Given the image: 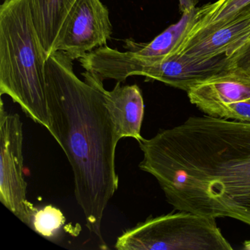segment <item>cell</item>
<instances>
[{
    "instance_id": "11",
    "label": "cell",
    "mask_w": 250,
    "mask_h": 250,
    "mask_svg": "<svg viewBox=\"0 0 250 250\" xmlns=\"http://www.w3.org/2000/svg\"><path fill=\"white\" fill-rule=\"evenodd\" d=\"M199 8L188 7L181 20L156 36L149 43H140L132 39L124 41L125 52L144 62H159L179 52L197 20Z\"/></svg>"
},
{
    "instance_id": "14",
    "label": "cell",
    "mask_w": 250,
    "mask_h": 250,
    "mask_svg": "<svg viewBox=\"0 0 250 250\" xmlns=\"http://www.w3.org/2000/svg\"><path fill=\"white\" fill-rule=\"evenodd\" d=\"M65 222V216L59 208L46 206L37 208L30 228L45 238H53Z\"/></svg>"
},
{
    "instance_id": "7",
    "label": "cell",
    "mask_w": 250,
    "mask_h": 250,
    "mask_svg": "<svg viewBox=\"0 0 250 250\" xmlns=\"http://www.w3.org/2000/svg\"><path fill=\"white\" fill-rule=\"evenodd\" d=\"M112 34L109 10L101 0H76L58 33L54 52L61 51L79 61L106 45Z\"/></svg>"
},
{
    "instance_id": "1",
    "label": "cell",
    "mask_w": 250,
    "mask_h": 250,
    "mask_svg": "<svg viewBox=\"0 0 250 250\" xmlns=\"http://www.w3.org/2000/svg\"><path fill=\"white\" fill-rule=\"evenodd\" d=\"M138 143L139 167L175 209L250 226V123L191 117Z\"/></svg>"
},
{
    "instance_id": "15",
    "label": "cell",
    "mask_w": 250,
    "mask_h": 250,
    "mask_svg": "<svg viewBox=\"0 0 250 250\" xmlns=\"http://www.w3.org/2000/svg\"><path fill=\"white\" fill-rule=\"evenodd\" d=\"M231 72L250 80V39L229 56Z\"/></svg>"
},
{
    "instance_id": "3",
    "label": "cell",
    "mask_w": 250,
    "mask_h": 250,
    "mask_svg": "<svg viewBox=\"0 0 250 250\" xmlns=\"http://www.w3.org/2000/svg\"><path fill=\"white\" fill-rule=\"evenodd\" d=\"M29 0H5L0 6V95H7L34 122L50 131L45 65Z\"/></svg>"
},
{
    "instance_id": "8",
    "label": "cell",
    "mask_w": 250,
    "mask_h": 250,
    "mask_svg": "<svg viewBox=\"0 0 250 250\" xmlns=\"http://www.w3.org/2000/svg\"><path fill=\"white\" fill-rule=\"evenodd\" d=\"M250 39V11L221 25L190 33L178 53L198 59L230 56Z\"/></svg>"
},
{
    "instance_id": "10",
    "label": "cell",
    "mask_w": 250,
    "mask_h": 250,
    "mask_svg": "<svg viewBox=\"0 0 250 250\" xmlns=\"http://www.w3.org/2000/svg\"><path fill=\"white\" fill-rule=\"evenodd\" d=\"M105 104L118 140H143L141 135L145 105L141 89L137 84L121 85L118 82L110 91L102 88Z\"/></svg>"
},
{
    "instance_id": "9",
    "label": "cell",
    "mask_w": 250,
    "mask_h": 250,
    "mask_svg": "<svg viewBox=\"0 0 250 250\" xmlns=\"http://www.w3.org/2000/svg\"><path fill=\"white\" fill-rule=\"evenodd\" d=\"M187 94L192 104L216 118L225 106L250 99V80L229 71L194 86Z\"/></svg>"
},
{
    "instance_id": "5",
    "label": "cell",
    "mask_w": 250,
    "mask_h": 250,
    "mask_svg": "<svg viewBox=\"0 0 250 250\" xmlns=\"http://www.w3.org/2000/svg\"><path fill=\"white\" fill-rule=\"evenodd\" d=\"M216 219L179 210L151 217L127 229L115 243L118 250H229Z\"/></svg>"
},
{
    "instance_id": "2",
    "label": "cell",
    "mask_w": 250,
    "mask_h": 250,
    "mask_svg": "<svg viewBox=\"0 0 250 250\" xmlns=\"http://www.w3.org/2000/svg\"><path fill=\"white\" fill-rule=\"evenodd\" d=\"M80 80L73 61L64 52L51 54L45 65L49 133L62 147L72 167L76 200L86 226L106 247L102 219L118 190L115 169L118 142L105 104L103 83L87 72Z\"/></svg>"
},
{
    "instance_id": "4",
    "label": "cell",
    "mask_w": 250,
    "mask_h": 250,
    "mask_svg": "<svg viewBox=\"0 0 250 250\" xmlns=\"http://www.w3.org/2000/svg\"><path fill=\"white\" fill-rule=\"evenodd\" d=\"M229 62L228 55L198 59L179 53L162 62H144L105 45L87 55L84 68L102 83L113 80L122 83L128 77L143 76L188 92L200 83L229 72Z\"/></svg>"
},
{
    "instance_id": "12",
    "label": "cell",
    "mask_w": 250,
    "mask_h": 250,
    "mask_svg": "<svg viewBox=\"0 0 250 250\" xmlns=\"http://www.w3.org/2000/svg\"><path fill=\"white\" fill-rule=\"evenodd\" d=\"M76 0H29L39 40L47 57L53 53L61 27Z\"/></svg>"
},
{
    "instance_id": "13",
    "label": "cell",
    "mask_w": 250,
    "mask_h": 250,
    "mask_svg": "<svg viewBox=\"0 0 250 250\" xmlns=\"http://www.w3.org/2000/svg\"><path fill=\"white\" fill-rule=\"evenodd\" d=\"M250 11V0H218L199 8L197 20L190 33L225 24Z\"/></svg>"
},
{
    "instance_id": "6",
    "label": "cell",
    "mask_w": 250,
    "mask_h": 250,
    "mask_svg": "<svg viewBox=\"0 0 250 250\" xmlns=\"http://www.w3.org/2000/svg\"><path fill=\"white\" fill-rule=\"evenodd\" d=\"M23 124L20 115L0 106V201L21 222L31 228L38 208L27 200L24 175Z\"/></svg>"
}]
</instances>
